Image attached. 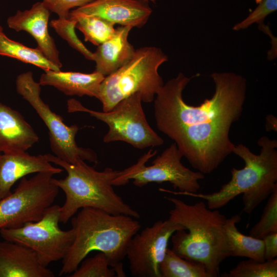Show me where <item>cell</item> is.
<instances>
[{"mask_svg": "<svg viewBox=\"0 0 277 277\" xmlns=\"http://www.w3.org/2000/svg\"><path fill=\"white\" fill-rule=\"evenodd\" d=\"M52 173L24 176L13 192L0 200V229L15 228L39 220L52 205L59 191Z\"/></svg>", "mask_w": 277, "mask_h": 277, "instance_id": "8fae6325", "label": "cell"}, {"mask_svg": "<svg viewBox=\"0 0 277 277\" xmlns=\"http://www.w3.org/2000/svg\"><path fill=\"white\" fill-rule=\"evenodd\" d=\"M142 102L141 94L136 93L121 101L111 110L100 112L70 98L67 101V110L71 113H87L106 123L109 129L103 138L105 143L123 141L141 149L160 146L164 141L148 124Z\"/></svg>", "mask_w": 277, "mask_h": 277, "instance_id": "52a82bcc", "label": "cell"}, {"mask_svg": "<svg viewBox=\"0 0 277 277\" xmlns=\"http://www.w3.org/2000/svg\"><path fill=\"white\" fill-rule=\"evenodd\" d=\"M38 139L19 112L0 102L1 152H26Z\"/></svg>", "mask_w": 277, "mask_h": 277, "instance_id": "e0dca14e", "label": "cell"}, {"mask_svg": "<svg viewBox=\"0 0 277 277\" xmlns=\"http://www.w3.org/2000/svg\"><path fill=\"white\" fill-rule=\"evenodd\" d=\"M156 153V150L150 149L135 164L120 171L119 175L112 181V185H125L131 180L138 187L150 183L167 182L178 191L197 192L200 188L199 181L204 179L205 175L199 171H193L183 165V155L175 143L158 155L151 165L146 166V163Z\"/></svg>", "mask_w": 277, "mask_h": 277, "instance_id": "ba28073f", "label": "cell"}, {"mask_svg": "<svg viewBox=\"0 0 277 277\" xmlns=\"http://www.w3.org/2000/svg\"><path fill=\"white\" fill-rule=\"evenodd\" d=\"M44 155L48 161L62 167L67 173L64 179H52L66 195L64 204L60 206V222L67 223L79 209L85 207L140 218V213L126 203L113 188L112 181L120 171L106 168L98 171L82 159L70 164L51 154Z\"/></svg>", "mask_w": 277, "mask_h": 277, "instance_id": "5b68a950", "label": "cell"}, {"mask_svg": "<svg viewBox=\"0 0 277 277\" xmlns=\"http://www.w3.org/2000/svg\"><path fill=\"white\" fill-rule=\"evenodd\" d=\"M276 119L272 115H269L266 117V131L273 130L276 131V129L275 128V126H276V121L275 120Z\"/></svg>", "mask_w": 277, "mask_h": 277, "instance_id": "4dcf8cb0", "label": "cell"}, {"mask_svg": "<svg viewBox=\"0 0 277 277\" xmlns=\"http://www.w3.org/2000/svg\"><path fill=\"white\" fill-rule=\"evenodd\" d=\"M1 155H2V154L1 153V152H0V160H1Z\"/></svg>", "mask_w": 277, "mask_h": 277, "instance_id": "d6a6232c", "label": "cell"}, {"mask_svg": "<svg viewBox=\"0 0 277 277\" xmlns=\"http://www.w3.org/2000/svg\"><path fill=\"white\" fill-rule=\"evenodd\" d=\"M116 273L110 266L107 256L100 252L94 256L84 259L70 277H114Z\"/></svg>", "mask_w": 277, "mask_h": 277, "instance_id": "4316f807", "label": "cell"}, {"mask_svg": "<svg viewBox=\"0 0 277 277\" xmlns=\"http://www.w3.org/2000/svg\"><path fill=\"white\" fill-rule=\"evenodd\" d=\"M161 277H210L202 263L183 259L167 248L160 265Z\"/></svg>", "mask_w": 277, "mask_h": 277, "instance_id": "603a6c76", "label": "cell"}, {"mask_svg": "<svg viewBox=\"0 0 277 277\" xmlns=\"http://www.w3.org/2000/svg\"><path fill=\"white\" fill-rule=\"evenodd\" d=\"M262 239L265 245V260H271L277 256V232L271 233L264 236Z\"/></svg>", "mask_w": 277, "mask_h": 277, "instance_id": "f546056e", "label": "cell"}, {"mask_svg": "<svg viewBox=\"0 0 277 277\" xmlns=\"http://www.w3.org/2000/svg\"><path fill=\"white\" fill-rule=\"evenodd\" d=\"M132 28L124 26L116 28L112 37L97 46L93 52V61L96 64L95 71L106 76L131 60L135 51L128 39Z\"/></svg>", "mask_w": 277, "mask_h": 277, "instance_id": "ac0fdd59", "label": "cell"}, {"mask_svg": "<svg viewBox=\"0 0 277 277\" xmlns=\"http://www.w3.org/2000/svg\"><path fill=\"white\" fill-rule=\"evenodd\" d=\"M223 277H276L277 259L260 262L248 259L240 262Z\"/></svg>", "mask_w": 277, "mask_h": 277, "instance_id": "cb8c5ba5", "label": "cell"}, {"mask_svg": "<svg viewBox=\"0 0 277 277\" xmlns=\"http://www.w3.org/2000/svg\"><path fill=\"white\" fill-rule=\"evenodd\" d=\"M273 232H277V187L268 197L260 221L252 227L249 235L262 239Z\"/></svg>", "mask_w": 277, "mask_h": 277, "instance_id": "484cf974", "label": "cell"}, {"mask_svg": "<svg viewBox=\"0 0 277 277\" xmlns=\"http://www.w3.org/2000/svg\"><path fill=\"white\" fill-rule=\"evenodd\" d=\"M241 219L240 215L235 214L227 218L224 224L230 256L246 257L260 262L266 261L264 240L241 233L236 226Z\"/></svg>", "mask_w": 277, "mask_h": 277, "instance_id": "ffe728a7", "label": "cell"}, {"mask_svg": "<svg viewBox=\"0 0 277 277\" xmlns=\"http://www.w3.org/2000/svg\"><path fill=\"white\" fill-rule=\"evenodd\" d=\"M73 11L132 28L143 27L152 13L148 0H93Z\"/></svg>", "mask_w": 277, "mask_h": 277, "instance_id": "4fadbf2b", "label": "cell"}, {"mask_svg": "<svg viewBox=\"0 0 277 277\" xmlns=\"http://www.w3.org/2000/svg\"><path fill=\"white\" fill-rule=\"evenodd\" d=\"M148 1H151V2H153V3H154V1H155L154 0H148Z\"/></svg>", "mask_w": 277, "mask_h": 277, "instance_id": "1f68e13d", "label": "cell"}, {"mask_svg": "<svg viewBox=\"0 0 277 277\" xmlns=\"http://www.w3.org/2000/svg\"><path fill=\"white\" fill-rule=\"evenodd\" d=\"M164 197L173 205L169 219L185 229L171 236L172 250L183 259L203 264L210 277L218 276L220 264L230 256L224 230L227 217L203 201L188 204L175 197Z\"/></svg>", "mask_w": 277, "mask_h": 277, "instance_id": "7a4b0ae2", "label": "cell"}, {"mask_svg": "<svg viewBox=\"0 0 277 277\" xmlns=\"http://www.w3.org/2000/svg\"><path fill=\"white\" fill-rule=\"evenodd\" d=\"M62 171V169L52 166L44 154L31 155L27 152L3 153L0 160V200L9 195L15 182L28 174H55Z\"/></svg>", "mask_w": 277, "mask_h": 277, "instance_id": "9a60e30c", "label": "cell"}, {"mask_svg": "<svg viewBox=\"0 0 277 277\" xmlns=\"http://www.w3.org/2000/svg\"><path fill=\"white\" fill-rule=\"evenodd\" d=\"M59 222L60 206L51 205L39 220L17 228L1 229L0 234L4 240L20 244L33 250L39 263L47 267L64 259L74 239L73 229L63 230Z\"/></svg>", "mask_w": 277, "mask_h": 277, "instance_id": "30bf717a", "label": "cell"}, {"mask_svg": "<svg viewBox=\"0 0 277 277\" xmlns=\"http://www.w3.org/2000/svg\"><path fill=\"white\" fill-rule=\"evenodd\" d=\"M277 10V0H261L258 6L241 22L235 24L233 29L247 28L254 23H262L267 16Z\"/></svg>", "mask_w": 277, "mask_h": 277, "instance_id": "83f0119b", "label": "cell"}, {"mask_svg": "<svg viewBox=\"0 0 277 277\" xmlns=\"http://www.w3.org/2000/svg\"><path fill=\"white\" fill-rule=\"evenodd\" d=\"M75 18V28L83 34L85 41L98 46L112 37L116 28L115 24L101 17L87 15L72 10L69 15Z\"/></svg>", "mask_w": 277, "mask_h": 277, "instance_id": "7402d4cb", "label": "cell"}, {"mask_svg": "<svg viewBox=\"0 0 277 277\" xmlns=\"http://www.w3.org/2000/svg\"><path fill=\"white\" fill-rule=\"evenodd\" d=\"M215 92L198 106L187 104L183 91L192 77L182 73L169 80L154 99L158 129L174 141L191 166L205 174L232 153L229 132L243 110L246 81L234 73H213Z\"/></svg>", "mask_w": 277, "mask_h": 277, "instance_id": "6da1fadb", "label": "cell"}, {"mask_svg": "<svg viewBox=\"0 0 277 277\" xmlns=\"http://www.w3.org/2000/svg\"><path fill=\"white\" fill-rule=\"evenodd\" d=\"M41 86L34 80L31 71L20 74L16 80L17 93L30 104L48 128L52 151L56 156L70 164L82 159L97 164L96 153L90 148L78 146L76 143L78 126L66 125L63 117L53 112L42 100Z\"/></svg>", "mask_w": 277, "mask_h": 277, "instance_id": "9c48e42d", "label": "cell"}, {"mask_svg": "<svg viewBox=\"0 0 277 277\" xmlns=\"http://www.w3.org/2000/svg\"><path fill=\"white\" fill-rule=\"evenodd\" d=\"M0 55L14 58L23 63L36 66L44 71H60L61 69L50 62L38 49L24 45L9 38L0 25Z\"/></svg>", "mask_w": 277, "mask_h": 277, "instance_id": "44dd1931", "label": "cell"}, {"mask_svg": "<svg viewBox=\"0 0 277 277\" xmlns=\"http://www.w3.org/2000/svg\"><path fill=\"white\" fill-rule=\"evenodd\" d=\"M73 242L62 261L59 275L73 272L88 254L103 252L116 276H126L122 261L130 239L141 228L140 222L125 214H112L101 209H81L71 220Z\"/></svg>", "mask_w": 277, "mask_h": 277, "instance_id": "3957f363", "label": "cell"}, {"mask_svg": "<svg viewBox=\"0 0 277 277\" xmlns=\"http://www.w3.org/2000/svg\"><path fill=\"white\" fill-rule=\"evenodd\" d=\"M185 229L170 219L159 220L136 233L129 241L126 256L131 275L135 277H161L160 265L169 240L176 230Z\"/></svg>", "mask_w": 277, "mask_h": 277, "instance_id": "7c38bea8", "label": "cell"}, {"mask_svg": "<svg viewBox=\"0 0 277 277\" xmlns=\"http://www.w3.org/2000/svg\"><path fill=\"white\" fill-rule=\"evenodd\" d=\"M93 0H43L42 3L50 12L55 13L60 18L69 17L70 10L78 8Z\"/></svg>", "mask_w": 277, "mask_h": 277, "instance_id": "f1b7e54d", "label": "cell"}, {"mask_svg": "<svg viewBox=\"0 0 277 277\" xmlns=\"http://www.w3.org/2000/svg\"><path fill=\"white\" fill-rule=\"evenodd\" d=\"M49 269L42 265L36 253L20 244L0 242V277H54Z\"/></svg>", "mask_w": 277, "mask_h": 277, "instance_id": "2e32d148", "label": "cell"}, {"mask_svg": "<svg viewBox=\"0 0 277 277\" xmlns=\"http://www.w3.org/2000/svg\"><path fill=\"white\" fill-rule=\"evenodd\" d=\"M258 144L261 147L259 154L253 153L242 144L235 145L232 153L244 161L245 166L241 169L232 168L231 180L218 191L204 194L164 188L162 191L202 199L207 201V207L211 209L222 208L243 194V211L250 214L277 187V141L263 136Z\"/></svg>", "mask_w": 277, "mask_h": 277, "instance_id": "277c9868", "label": "cell"}, {"mask_svg": "<svg viewBox=\"0 0 277 277\" xmlns=\"http://www.w3.org/2000/svg\"><path fill=\"white\" fill-rule=\"evenodd\" d=\"M104 78L105 76L95 71L84 73L49 70L42 74L39 83L42 86H53L67 95H87L97 98Z\"/></svg>", "mask_w": 277, "mask_h": 277, "instance_id": "d6986e66", "label": "cell"}, {"mask_svg": "<svg viewBox=\"0 0 277 277\" xmlns=\"http://www.w3.org/2000/svg\"><path fill=\"white\" fill-rule=\"evenodd\" d=\"M50 12L42 2H37L30 9L17 10L15 15L8 18L7 23L10 28L16 32L24 31L31 34L36 41L37 48L61 69L62 64L59 51L48 31Z\"/></svg>", "mask_w": 277, "mask_h": 277, "instance_id": "5bb4252c", "label": "cell"}, {"mask_svg": "<svg viewBox=\"0 0 277 277\" xmlns=\"http://www.w3.org/2000/svg\"><path fill=\"white\" fill-rule=\"evenodd\" d=\"M76 19L70 16L67 18L52 19L50 26L62 38L67 41L72 48L81 53L88 60L93 61V53L88 49L76 34L75 28Z\"/></svg>", "mask_w": 277, "mask_h": 277, "instance_id": "d4e9b609", "label": "cell"}, {"mask_svg": "<svg viewBox=\"0 0 277 277\" xmlns=\"http://www.w3.org/2000/svg\"><path fill=\"white\" fill-rule=\"evenodd\" d=\"M168 61L160 48L144 47L136 49L131 60L111 74L105 76L97 96L103 111L111 110L121 101L136 93L142 102L150 103L163 86L160 66Z\"/></svg>", "mask_w": 277, "mask_h": 277, "instance_id": "8992f818", "label": "cell"}]
</instances>
